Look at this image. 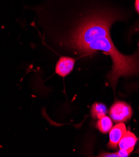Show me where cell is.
<instances>
[{
	"label": "cell",
	"instance_id": "obj_1",
	"mask_svg": "<svg viewBox=\"0 0 139 157\" xmlns=\"http://www.w3.org/2000/svg\"><path fill=\"white\" fill-rule=\"evenodd\" d=\"M89 6L59 26L53 36L64 52L90 56L101 52L109 56L112 66L106 80L115 91L120 78L139 75V49L132 55L122 53L110 35L112 25L125 21L130 12L112 0H93Z\"/></svg>",
	"mask_w": 139,
	"mask_h": 157
},
{
	"label": "cell",
	"instance_id": "obj_2",
	"mask_svg": "<svg viewBox=\"0 0 139 157\" xmlns=\"http://www.w3.org/2000/svg\"><path fill=\"white\" fill-rule=\"evenodd\" d=\"M110 115L115 122H124L129 120L132 114L130 105L124 101H116L110 108Z\"/></svg>",
	"mask_w": 139,
	"mask_h": 157
},
{
	"label": "cell",
	"instance_id": "obj_3",
	"mask_svg": "<svg viewBox=\"0 0 139 157\" xmlns=\"http://www.w3.org/2000/svg\"><path fill=\"white\" fill-rule=\"evenodd\" d=\"M76 59L69 56H61L55 67V72L58 75L65 77L73 70Z\"/></svg>",
	"mask_w": 139,
	"mask_h": 157
},
{
	"label": "cell",
	"instance_id": "obj_4",
	"mask_svg": "<svg viewBox=\"0 0 139 157\" xmlns=\"http://www.w3.org/2000/svg\"><path fill=\"white\" fill-rule=\"evenodd\" d=\"M127 132L125 125L123 123H118L113 127L109 134V142L108 144L109 148L115 149L120 140Z\"/></svg>",
	"mask_w": 139,
	"mask_h": 157
},
{
	"label": "cell",
	"instance_id": "obj_5",
	"mask_svg": "<svg viewBox=\"0 0 139 157\" xmlns=\"http://www.w3.org/2000/svg\"><path fill=\"white\" fill-rule=\"evenodd\" d=\"M137 140V138L133 133L127 132L120 140L118 144L119 148L120 150L126 151L130 154L133 150Z\"/></svg>",
	"mask_w": 139,
	"mask_h": 157
},
{
	"label": "cell",
	"instance_id": "obj_6",
	"mask_svg": "<svg viewBox=\"0 0 139 157\" xmlns=\"http://www.w3.org/2000/svg\"><path fill=\"white\" fill-rule=\"evenodd\" d=\"M113 126L111 118L107 116H104L99 119L97 123V128L103 133H106L110 131Z\"/></svg>",
	"mask_w": 139,
	"mask_h": 157
},
{
	"label": "cell",
	"instance_id": "obj_7",
	"mask_svg": "<svg viewBox=\"0 0 139 157\" xmlns=\"http://www.w3.org/2000/svg\"><path fill=\"white\" fill-rule=\"evenodd\" d=\"M106 113L107 108L104 104L100 103H95V104L93 105L91 113L92 117L94 118L100 119L105 116Z\"/></svg>",
	"mask_w": 139,
	"mask_h": 157
},
{
	"label": "cell",
	"instance_id": "obj_8",
	"mask_svg": "<svg viewBox=\"0 0 139 157\" xmlns=\"http://www.w3.org/2000/svg\"><path fill=\"white\" fill-rule=\"evenodd\" d=\"M117 154H118V157H127L129 156V153L128 152H127L125 150H120L117 152Z\"/></svg>",
	"mask_w": 139,
	"mask_h": 157
},
{
	"label": "cell",
	"instance_id": "obj_9",
	"mask_svg": "<svg viewBox=\"0 0 139 157\" xmlns=\"http://www.w3.org/2000/svg\"><path fill=\"white\" fill-rule=\"evenodd\" d=\"M134 6H135V11L139 14V0H135V3H134Z\"/></svg>",
	"mask_w": 139,
	"mask_h": 157
}]
</instances>
